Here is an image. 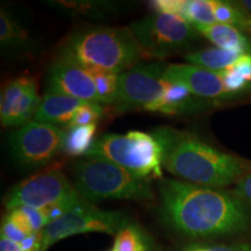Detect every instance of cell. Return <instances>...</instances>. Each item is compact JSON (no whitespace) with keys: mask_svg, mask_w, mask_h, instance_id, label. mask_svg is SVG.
Here are the masks:
<instances>
[{"mask_svg":"<svg viewBox=\"0 0 251 251\" xmlns=\"http://www.w3.org/2000/svg\"><path fill=\"white\" fill-rule=\"evenodd\" d=\"M147 58L129 27H91L69 35L58 50L61 61L87 70L120 75Z\"/></svg>","mask_w":251,"mask_h":251,"instance_id":"cell-3","label":"cell"},{"mask_svg":"<svg viewBox=\"0 0 251 251\" xmlns=\"http://www.w3.org/2000/svg\"><path fill=\"white\" fill-rule=\"evenodd\" d=\"M211 251H251L250 243H237L231 246H215L208 247Z\"/></svg>","mask_w":251,"mask_h":251,"instance_id":"cell-30","label":"cell"},{"mask_svg":"<svg viewBox=\"0 0 251 251\" xmlns=\"http://www.w3.org/2000/svg\"><path fill=\"white\" fill-rule=\"evenodd\" d=\"M127 225V219L122 213L99 211L90 206V203H85L72 209L61 219L50 222L41 231L40 251H47L57 241L77 234L105 233L118 235Z\"/></svg>","mask_w":251,"mask_h":251,"instance_id":"cell-8","label":"cell"},{"mask_svg":"<svg viewBox=\"0 0 251 251\" xmlns=\"http://www.w3.org/2000/svg\"><path fill=\"white\" fill-rule=\"evenodd\" d=\"M220 74L230 98L240 93L248 92L251 90V55L244 54L234 65Z\"/></svg>","mask_w":251,"mask_h":251,"instance_id":"cell-20","label":"cell"},{"mask_svg":"<svg viewBox=\"0 0 251 251\" xmlns=\"http://www.w3.org/2000/svg\"><path fill=\"white\" fill-rule=\"evenodd\" d=\"M0 43L2 48L13 50H25L31 46L28 31L4 7L0 9Z\"/></svg>","mask_w":251,"mask_h":251,"instance_id":"cell-18","label":"cell"},{"mask_svg":"<svg viewBox=\"0 0 251 251\" xmlns=\"http://www.w3.org/2000/svg\"><path fill=\"white\" fill-rule=\"evenodd\" d=\"M0 251H26V250H24L18 243L12 242V241L8 240V238H6L5 236H1V238H0Z\"/></svg>","mask_w":251,"mask_h":251,"instance_id":"cell-31","label":"cell"},{"mask_svg":"<svg viewBox=\"0 0 251 251\" xmlns=\"http://www.w3.org/2000/svg\"><path fill=\"white\" fill-rule=\"evenodd\" d=\"M216 23L231 26L242 33H251V13L241 2L214 0Z\"/></svg>","mask_w":251,"mask_h":251,"instance_id":"cell-21","label":"cell"},{"mask_svg":"<svg viewBox=\"0 0 251 251\" xmlns=\"http://www.w3.org/2000/svg\"><path fill=\"white\" fill-rule=\"evenodd\" d=\"M244 54L229 51L220 48H212L201 50V51L191 52L185 56V59L190 64L198 65L215 72H222L234 65Z\"/></svg>","mask_w":251,"mask_h":251,"instance_id":"cell-19","label":"cell"},{"mask_svg":"<svg viewBox=\"0 0 251 251\" xmlns=\"http://www.w3.org/2000/svg\"><path fill=\"white\" fill-rule=\"evenodd\" d=\"M48 91L89 102L101 103L89 70L71 62L56 59L49 69Z\"/></svg>","mask_w":251,"mask_h":251,"instance_id":"cell-11","label":"cell"},{"mask_svg":"<svg viewBox=\"0 0 251 251\" xmlns=\"http://www.w3.org/2000/svg\"><path fill=\"white\" fill-rule=\"evenodd\" d=\"M65 129L39 121H29L12 134L11 148L19 164L40 168L63 151Z\"/></svg>","mask_w":251,"mask_h":251,"instance_id":"cell-10","label":"cell"},{"mask_svg":"<svg viewBox=\"0 0 251 251\" xmlns=\"http://www.w3.org/2000/svg\"><path fill=\"white\" fill-rule=\"evenodd\" d=\"M89 72L96 84L101 103L113 105L118 96L119 75L102 70H89Z\"/></svg>","mask_w":251,"mask_h":251,"instance_id":"cell-25","label":"cell"},{"mask_svg":"<svg viewBox=\"0 0 251 251\" xmlns=\"http://www.w3.org/2000/svg\"><path fill=\"white\" fill-rule=\"evenodd\" d=\"M164 78L171 83L186 87L198 98H230L226 91L221 74L198 65L168 64Z\"/></svg>","mask_w":251,"mask_h":251,"instance_id":"cell-12","label":"cell"},{"mask_svg":"<svg viewBox=\"0 0 251 251\" xmlns=\"http://www.w3.org/2000/svg\"><path fill=\"white\" fill-rule=\"evenodd\" d=\"M241 4H242L251 13V0H244V1H241Z\"/></svg>","mask_w":251,"mask_h":251,"instance_id":"cell-32","label":"cell"},{"mask_svg":"<svg viewBox=\"0 0 251 251\" xmlns=\"http://www.w3.org/2000/svg\"><path fill=\"white\" fill-rule=\"evenodd\" d=\"M29 235L30 234L26 233V231L19 227L18 225H15L7 215H6L4 220H2L1 236H5L6 238H8V240H11L12 242L21 244L28 236H29Z\"/></svg>","mask_w":251,"mask_h":251,"instance_id":"cell-28","label":"cell"},{"mask_svg":"<svg viewBox=\"0 0 251 251\" xmlns=\"http://www.w3.org/2000/svg\"><path fill=\"white\" fill-rule=\"evenodd\" d=\"M96 131L97 124L71 127L65 129V139L62 152L68 153L70 156H86L94 142L93 137Z\"/></svg>","mask_w":251,"mask_h":251,"instance_id":"cell-22","label":"cell"},{"mask_svg":"<svg viewBox=\"0 0 251 251\" xmlns=\"http://www.w3.org/2000/svg\"><path fill=\"white\" fill-rule=\"evenodd\" d=\"M112 251H150V244L139 227L127 225L115 236Z\"/></svg>","mask_w":251,"mask_h":251,"instance_id":"cell-24","label":"cell"},{"mask_svg":"<svg viewBox=\"0 0 251 251\" xmlns=\"http://www.w3.org/2000/svg\"><path fill=\"white\" fill-rule=\"evenodd\" d=\"M129 29L147 59L168 57L188 48L199 36L196 27L183 19L157 12L131 23Z\"/></svg>","mask_w":251,"mask_h":251,"instance_id":"cell-6","label":"cell"},{"mask_svg":"<svg viewBox=\"0 0 251 251\" xmlns=\"http://www.w3.org/2000/svg\"><path fill=\"white\" fill-rule=\"evenodd\" d=\"M33 84H35V80L31 78L20 77L9 81L2 90L0 99V120L4 127H12L21 99Z\"/></svg>","mask_w":251,"mask_h":251,"instance_id":"cell-16","label":"cell"},{"mask_svg":"<svg viewBox=\"0 0 251 251\" xmlns=\"http://www.w3.org/2000/svg\"><path fill=\"white\" fill-rule=\"evenodd\" d=\"M168 64L153 62L139 63L119 75V89L115 102L118 111L146 109L159 101L166 92L169 81L164 78Z\"/></svg>","mask_w":251,"mask_h":251,"instance_id":"cell-7","label":"cell"},{"mask_svg":"<svg viewBox=\"0 0 251 251\" xmlns=\"http://www.w3.org/2000/svg\"><path fill=\"white\" fill-rule=\"evenodd\" d=\"M158 187L165 220L187 236L233 234L250 226L246 203L233 193L171 179L161 180Z\"/></svg>","mask_w":251,"mask_h":251,"instance_id":"cell-1","label":"cell"},{"mask_svg":"<svg viewBox=\"0 0 251 251\" xmlns=\"http://www.w3.org/2000/svg\"><path fill=\"white\" fill-rule=\"evenodd\" d=\"M102 114L103 107L101 106V103L86 102L85 105L81 106V107L75 113L74 119H72L69 128L97 124V121L102 117Z\"/></svg>","mask_w":251,"mask_h":251,"instance_id":"cell-26","label":"cell"},{"mask_svg":"<svg viewBox=\"0 0 251 251\" xmlns=\"http://www.w3.org/2000/svg\"><path fill=\"white\" fill-rule=\"evenodd\" d=\"M196 29L209 40L216 48L251 55V40L236 28L224 24L212 26H198Z\"/></svg>","mask_w":251,"mask_h":251,"instance_id":"cell-14","label":"cell"},{"mask_svg":"<svg viewBox=\"0 0 251 251\" xmlns=\"http://www.w3.org/2000/svg\"><path fill=\"white\" fill-rule=\"evenodd\" d=\"M183 20L193 27L218 24L214 14V0H185Z\"/></svg>","mask_w":251,"mask_h":251,"instance_id":"cell-23","label":"cell"},{"mask_svg":"<svg viewBox=\"0 0 251 251\" xmlns=\"http://www.w3.org/2000/svg\"><path fill=\"white\" fill-rule=\"evenodd\" d=\"M233 194L242 202L251 206V171L237 181Z\"/></svg>","mask_w":251,"mask_h":251,"instance_id":"cell-29","label":"cell"},{"mask_svg":"<svg viewBox=\"0 0 251 251\" xmlns=\"http://www.w3.org/2000/svg\"><path fill=\"white\" fill-rule=\"evenodd\" d=\"M75 187L86 201L105 199L150 200L153 198L148 178L131 174L100 157H86L75 165Z\"/></svg>","mask_w":251,"mask_h":251,"instance_id":"cell-4","label":"cell"},{"mask_svg":"<svg viewBox=\"0 0 251 251\" xmlns=\"http://www.w3.org/2000/svg\"><path fill=\"white\" fill-rule=\"evenodd\" d=\"M51 7L57 9L63 14L71 17H85L90 19H106L115 12V5L107 1H49Z\"/></svg>","mask_w":251,"mask_h":251,"instance_id":"cell-17","label":"cell"},{"mask_svg":"<svg viewBox=\"0 0 251 251\" xmlns=\"http://www.w3.org/2000/svg\"><path fill=\"white\" fill-rule=\"evenodd\" d=\"M185 251H211V249H209L208 247L207 248H191V249H187Z\"/></svg>","mask_w":251,"mask_h":251,"instance_id":"cell-33","label":"cell"},{"mask_svg":"<svg viewBox=\"0 0 251 251\" xmlns=\"http://www.w3.org/2000/svg\"><path fill=\"white\" fill-rule=\"evenodd\" d=\"M86 157H100L142 178L162 177L161 144L153 135L129 131L126 135L103 134L94 140Z\"/></svg>","mask_w":251,"mask_h":251,"instance_id":"cell-5","label":"cell"},{"mask_svg":"<svg viewBox=\"0 0 251 251\" xmlns=\"http://www.w3.org/2000/svg\"><path fill=\"white\" fill-rule=\"evenodd\" d=\"M152 135L161 144L163 166L187 183L222 187L251 171L250 162L220 151L192 134L163 127Z\"/></svg>","mask_w":251,"mask_h":251,"instance_id":"cell-2","label":"cell"},{"mask_svg":"<svg viewBox=\"0 0 251 251\" xmlns=\"http://www.w3.org/2000/svg\"><path fill=\"white\" fill-rule=\"evenodd\" d=\"M86 102L89 101L47 91L34 115V120L67 129L74 119L75 113Z\"/></svg>","mask_w":251,"mask_h":251,"instance_id":"cell-13","label":"cell"},{"mask_svg":"<svg viewBox=\"0 0 251 251\" xmlns=\"http://www.w3.org/2000/svg\"><path fill=\"white\" fill-rule=\"evenodd\" d=\"M74 184L59 170H48L31 176L12 188L5 199L8 211L19 207L46 209L57 203L79 199Z\"/></svg>","mask_w":251,"mask_h":251,"instance_id":"cell-9","label":"cell"},{"mask_svg":"<svg viewBox=\"0 0 251 251\" xmlns=\"http://www.w3.org/2000/svg\"><path fill=\"white\" fill-rule=\"evenodd\" d=\"M151 6L157 13L175 15L183 19L185 0H156L151 2Z\"/></svg>","mask_w":251,"mask_h":251,"instance_id":"cell-27","label":"cell"},{"mask_svg":"<svg viewBox=\"0 0 251 251\" xmlns=\"http://www.w3.org/2000/svg\"><path fill=\"white\" fill-rule=\"evenodd\" d=\"M197 98L198 97L193 96L186 87L169 81L164 97L150 106L148 111L161 112L164 114H181L200 107Z\"/></svg>","mask_w":251,"mask_h":251,"instance_id":"cell-15","label":"cell"}]
</instances>
